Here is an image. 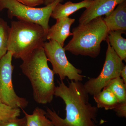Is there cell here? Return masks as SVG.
I'll list each match as a JSON object with an SVG mask.
<instances>
[{"label": "cell", "mask_w": 126, "mask_h": 126, "mask_svg": "<svg viewBox=\"0 0 126 126\" xmlns=\"http://www.w3.org/2000/svg\"><path fill=\"white\" fill-rule=\"evenodd\" d=\"M68 83L67 86L60 81L54 92L55 96L65 103V118H61L48 108L46 110L47 117L54 126H97L98 108L89 102V94L84 84L73 80Z\"/></svg>", "instance_id": "obj_1"}, {"label": "cell", "mask_w": 126, "mask_h": 126, "mask_svg": "<svg viewBox=\"0 0 126 126\" xmlns=\"http://www.w3.org/2000/svg\"><path fill=\"white\" fill-rule=\"evenodd\" d=\"M20 68L31 83L34 99L37 103H50L56 86L54 73L48 65L43 47L34 50L23 60Z\"/></svg>", "instance_id": "obj_2"}, {"label": "cell", "mask_w": 126, "mask_h": 126, "mask_svg": "<svg viewBox=\"0 0 126 126\" xmlns=\"http://www.w3.org/2000/svg\"><path fill=\"white\" fill-rule=\"evenodd\" d=\"M102 16L80 24L72 29V39L64 49L75 55L95 58L101 51V43L107 38L109 31Z\"/></svg>", "instance_id": "obj_3"}, {"label": "cell", "mask_w": 126, "mask_h": 126, "mask_svg": "<svg viewBox=\"0 0 126 126\" xmlns=\"http://www.w3.org/2000/svg\"><path fill=\"white\" fill-rule=\"evenodd\" d=\"M46 35L40 25L21 20L12 21L8 51L15 58L23 60L35 50L43 47Z\"/></svg>", "instance_id": "obj_4"}, {"label": "cell", "mask_w": 126, "mask_h": 126, "mask_svg": "<svg viewBox=\"0 0 126 126\" xmlns=\"http://www.w3.org/2000/svg\"><path fill=\"white\" fill-rule=\"evenodd\" d=\"M63 0H55L45 7L36 8L25 5L16 0H0V11L7 10L8 18L16 17L18 20L25 21L40 25L47 33L52 12L58 3Z\"/></svg>", "instance_id": "obj_5"}, {"label": "cell", "mask_w": 126, "mask_h": 126, "mask_svg": "<svg viewBox=\"0 0 126 126\" xmlns=\"http://www.w3.org/2000/svg\"><path fill=\"white\" fill-rule=\"evenodd\" d=\"M48 61L50 62L55 74H58L60 81L68 78L70 81L81 82L85 76L82 71L73 66L68 60L65 50L55 41L45 42L43 46Z\"/></svg>", "instance_id": "obj_6"}, {"label": "cell", "mask_w": 126, "mask_h": 126, "mask_svg": "<svg viewBox=\"0 0 126 126\" xmlns=\"http://www.w3.org/2000/svg\"><path fill=\"white\" fill-rule=\"evenodd\" d=\"M106 59L100 74L96 78H91L84 84L89 94L94 95L100 92L108 83L113 79L120 77L125 66L123 60L117 54L108 41Z\"/></svg>", "instance_id": "obj_7"}, {"label": "cell", "mask_w": 126, "mask_h": 126, "mask_svg": "<svg viewBox=\"0 0 126 126\" xmlns=\"http://www.w3.org/2000/svg\"><path fill=\"white\" fill-rule=\"evenodd\" d=\"M12 54L7 51L0 61V98L5 104L14 108L23 109L28 105L25 98L18 96L12 81L14 67L12 64Z\"/></svg>", "instance_id": "obj_8"}, {"label": "cell", "mask_w": 126, "mask_h": 126, "mask_svg": "<svg viewBox=\"0 0 126 126\" xmlns=\"http://www.w3.org/2000/svg\"><path fill=\"white\" fill-rule=\"evenodd\" d=\"M125 1L126 0H93L80 16L79 23L85 24L94 18L108 15L117 5Z\"/></svg>", "instance_id": "obj_9"}, {"label": "cell", "mask_w": 126, "mask_h": 126, "mask_svg": "<svg viewBox=\"0 0 126 126\" xmlns=\"http://www.w3.org/2000/svg\"><path fill=\"white\" fill-rule=\"evenodd\" d=\"M56 20V23L48 30L46 38L48 40L55 41L63 47L66 39L72 35L70 28L75 19L67 17L59 18Z\"/></svg>", "instance_id": "obj_10"}, {"label": "cell", "mask_w": 126, "mask_h": 126, "mask_svg": "<svg viewBox=\"0 0 126 126\" xmlns=\"http://www.w3.org/2000/svg\"><path fill=\"white\" fill-rule=\"evenodd\" d=\"M109 31H126V1L117 5L110 14L103 18Z\"/></svg>", "instance_id": "obj_11"}, {"label": "cell", "mask_w": 126, "mask_h": 126, "mask_svg": "<svg viewBox=\"0 0 126 126\" xmlns=\"http://www.w3.org/2000/svg\"><path fill=\"white\" fill-rule=\"evenodd\" d=\"M93 0H83L80 2L73 3L67 1L65 4L58 3L52 12L51 17L55 19L59 18H67L69 16L82 8L89 6Z\"/></svg>", "instance_id": "obj_12"}, {"label": "cell", "mask_w": 126, "mask_h": 126, "mask_svg": "<svg viewBox=\"0 0 126 126\" xmlns=\"http://www.w3.org/2000/svg\"><path fill=\"white\" fill-rule=\"evenodd\" d=\"M126 31L116 30L109 31L107 40L114 51L123 61H126V39L122 36Z\"/></svg>", "instance_id": "obj_13"}, {"label": "cell", "mask_w": 126, "mask_h": 126, "mask_svg": "<svg viewBox=\"0 0 126 126\" xmlns=\"http://www.w3.org/2000/svg\"><path fill=\"white\" fill-rule=\"evenodd\" d=\"M93 98L96 103L98 108H103L106 110L114 109L119 103L114 94L104 88L100 92L93 96Z\"/></svg>", "instance_id": "obj_14"}, {"label": "cell", "mask_w": 126, "mask_h": 126, "mask_svg": "<svg viewBox=\"0 0 126 126\" xmlns=\"http://www.w3.org/2000/svg\"><path fill=\"white\" fill-rule=\"evenodd\" d=\"M23 109L27 126H54L52 121L46 117V112L42 109L37 107L31 115L28 114Z\"/></svg>", "instance_id": "obj_15"}, {"label": "cell", "mask_w": 126, "mask_h": 126, "mask_svg": "<svg viewBox=\"0 0 126 126\" xmlns=\"http://www.w3.org/2000/svg\"><path fill=\"white\" fill-rule=\"evenodd\" d=\"M104 88L113 93L119 102L126 101V84L121 77H117L111 80Z\"/></svg>", "instance_id": "obj_16"}, {"label": "cell", "mask_w": 126, "mask_h": 126, "mask_svg": "<svg viewBox=\"0 0 126 126\" xmlns=\"http://www.w3.org/2000/svg\"><path fill=\"white\" fill-rule=\"evenodd\" d=\"M10 32L7 22L0 18V61L8 51Z\"/></svg>", "instance_id": "obj_17"}, {"label": "cell", "mask_w": 126, "mask_h": 126, "mask_svg": "<svg viewBox=\"0 0 126 126\" xmlns=\"http://www.w3.org/2000/svg\"><path fill=\"white\" fill-rule=\"evenodd\" d=\"M19 108H14L5 104L0 98V123L20 115Z\"/></svg>", "instance_id": "obj_18"}, {"label": "cell", "mask_w": 126, "mask_h": 126, "mask_svg": "<svg viewBox=\"0 0 126 126\" xmlns=\"http://www.w3.org/2000/svg\"><path fill=\"white\" fill-rule=\"evenodd\" d=\"M0 126H27L26 118H14L0 123Z\"/></svg>", "instance_id": "obj_19"}, {"label": "cell", "mask_w": 126, "mask_h": 126, "mask_svg": "<svg viewBox=\"0 0 126 126\" xmlns=\"http://www.w3.org/2000/svg\"><path fill=\"white\" fill-rule=\"evenodd\" d=\"M118 116L126 117V101L119 102L113 109Z\"/></svg>", "instance_id": "obj_20"}, {"label": "cell", "mask_w": 126, "mask_h": 126, "mask_svg": "<svg viewBox=\"0 0 126 126\" xmlns=\"http://www.w3.org/2000/svg\"><path fill=\"white\" fill-rule=\"evenodd\" d=\"M18 2L25 5L31 7L36 6L44 4L45 0H16Z\"/></svg>", "instance_id": "obj_21"}, {"label": "cell", "mask_w": 126, "mask_h": 126, "mask_svg": "<svg viewBox=\"0 0 126 126\" xmlns=\"http://www.w3.org/2000/svg\"><path fill=\"white\" fill-rule=\"evenodd\" d=\"M120 77L123 80L124 83L126 84V66L125 65L122 69L120 74Z\"/></svg>", "instance_id": "obj_22"}, {"label": "cell", "mask_w": 126, "mask_h": 126, "mask_svg": "<svg viewBox=\"0 0 126 126\" xmlns=\"http://www.w3.org/2000/svg\"><path fill=\"white\" fill-rule=\"evenodd\" d=\"M55 0H45V2L44 4L45 5V6L47 5L52 3Z\"/></svg>", "instance_id": "obj_23"}]
</instances>
